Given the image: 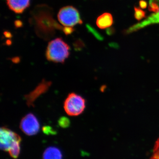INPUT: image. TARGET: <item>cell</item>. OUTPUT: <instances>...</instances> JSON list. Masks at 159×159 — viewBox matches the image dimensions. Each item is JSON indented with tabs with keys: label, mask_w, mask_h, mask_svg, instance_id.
<instances>
[{
	"label": "cell",
	"mask_w": 159,
	"mask_h": 159,
	"mask_svg": "<svg viewBox=\"0 0 159 159\" xmlns=\"http://www.w3.org/2000/svg\"><path fill=\"white\" fill-rule=\"evenodd\" d=\"M58 124L62 128H67L70 125V121L66 117H62L60 118L58 120Z\"/></svg>",
	"instance_id": "15"
},
{
	"label": "cell",
	"mask_w": 159,
	"mask_h": 159,
	"mask_svg": "<svg viewBox=\"0 0 159 159\" xmlns=\"http://www.w3.org/2000/svg\"><path fill=\"white\" fill-rule=\"evenodd\" d=\"M31 0H6L9 9L16 13L21 14L30 5Z\"/></svg>",
	"instance_id": "8"
},
{
	"label": "cell",
	"mask_w": 159,
	"mask_h": 159,
	"mask_svg": "<svg viewBox=\"0 0 159 159\" xmlns=\"http://www.w3.org/2000/svg\"><path fill=\"white\" fill-rule=\"evenodd\" d=\"M62 157L61 152L56 147H48L43 153V159H62Z\"/></svg>",
	"instance_id": "10"
},
{
	"label": "cell",
	"mask_w": 159,
	"mask_h": 159,
	"mask_svg": "<svg viewBox=\"0 0 159 159\" xmlns=\"http://www.w3.org/2000/svg\"><path fill=\"white\" fill-rule=\"evenodd\" d=\"M43 131L46 134H54V131L52 130V129L50 126H44L43 128Z\"/></svg>",
	"instance_id": "16"
},
{
	"label": "cell",
	"mask_w": 159,
	"mask_h": 159,
	"mask_svg": "<svg viewBox=\"0 0 159 159\" xmlns=\"http://www.w3.org/2000/svg\"><path fill=\"white\" fill-rule=\"evenodd\" d=\"M70 47L62 39H55L48 44L46 57L49 61L63 63L70 55Z\"/></svg>",
	"instance_id": "1"
},
{
	"label": "cell",
	"mask_w": 159,
	"mask_h": 159,
	"mask_svg": "<svg viewBox=\"0 0 159 159\" xmlns=\"http://www.w3.org/2000/svg\"><path fill=\"white\" fill-rule=\"evenodd\" d=\"M147 6H148V4L145 0H141L139 2V6L142 9H145L147 7Z\"/></svg>",
	"instance_id": "18"
},
{
	"label": "cell",
	"mask_w": 159,
	"mask_h": 159,
	"mask_svg": "<svg viewBox=\"0 0 159 159\" xmlns=\"http://www.w3.org/2000/svg\"><path fill=\"white\" fill-rule=\"evenodd\" d=\"M57 19L65 27H73L83 23L79 11L72 6H67L61 9L57 14Z\"/></svg>",
	"instance_id": "2"
},
{
	"label": "cell",
	"mask_w": 159,
	"mask_h": 159,
	"mask_svg": "<svg viewBox=\"0 0 159 159\" xmlns=\"http://www.w3.org/2000/svg\"><path fill=\"white\" fill-rule=\"evenodd\" d=\"M21 130L29 136L34 135L38 133L39 123L36 117L33 114H27L21 120L20 125Z\"/></svg>",
	"instance_id": "4"
},
{
	"label": "cell",
	"mask_w": 159,
	"mask_h": 159,
	"mask_svg": "<svg viewBox=\"0 0 159 159\" xmlns=\"http://www.w3.org/2000/svg\"><path fill=\"white\" fill-rule=\"evenodd\" d=\"M134 9V17L138 20H141L146 16L145 11L142 10L139 7H135Z\"/></svg>",
	"instance_id": "13"
},
{
	"label": "cell",
	"mask_w": 159,
	"mask_h": 159,
	"mask_svg": "<svg viewBox=\"0 0 159 159\" xmlns=\"http://www.w3.org/2000/svg\"><path fill=\"white\" fill-rule=\"evenodd\" d=\"M156 24H159V11L151 15L142 22L132 26L128 29L125 30L124 33L125 34H130L140 29H143L146 26Z\"/></svg>",
	"instance_id": "7"
},
{
	"label": "cell",
	"mask_w": 159,
	"mask_h": 159,
	"mask_svg": "<svg viewBox=\"0 0 159 159\" xmlns=\"http://www.w3.org/2000/svg\"><path fill=\"white\" fill-rule=\"evenodd\" d=\"M150 159H159V138L156 142L153 148V154Z\"/></svg>",
	"instance_id": "14"
},
{
	"label": "cell",
	"mask_w": 159,
	"mask_h": 159,
	"mask_svg": "<svg viewBox=\"0 0 159 159\" xmlns=\"http://www.w3.org/2000/svg\"><path fill=\"white\" fill-rule=\"evenodd\" d=\"M64 108L69 116H79L82 113L85 108V99L75 93H71L69 94L65 101Z\"/></svg>",
	"instance_id": "3"
},
{
	"label": "cell",
	"mask_w": 159,
	"mask_h": 159,
	"mask_svg": "<svg viewBox=\"0 0 159 159\" xmlns=\"http://www.w3.org/2000/svg\"><path fill=\"white\" fill-rule=\"evenodd\" d=\"M96 24L97 27L100 29H107L113 24V18L111 13L106 12L98 17Z\"/></svg>",
	"instance_id": "9"
},
{
	"label": "cell",
	"mask_w": 159,
	"mask_h": 159,
	"mask_svg": "<svg viewBox=\"0 0 159 159\" xmlns=\"http://www.w3.org/2000/svg\"><path fill=\"white\" fill-rule=\"evenodd\" d=\"M148 9L154 12L159 11V0H149Z\"/></svg>",
	"instance_id": "12"
},
{
	"label": "cell",
	"mask_w": 159,
	"mask_h": 159,
	"mask_svg": "<svg viewBox=\"0 0 159 159\" xmlns=\"http://www.w3.org/2000/svg\"><path fill=\"white\" fill-rule=\"evenodd\" d=\"M63 31L64 32L65 34H70L73 31H74V29L72 27H65L63 29Z\"/></svg>",
	"instance_id": "17"
},
{
	"label": "cell",
	"mask_w": 159,
	"mask_h": 159,
	"mask_svg": "<svg viewBox=\"0 0 159 159\" xmlns=\"http://www.w3.org/2000/svg\"><path fill=\"white\" fill-rule=\"evenodd\" d=\"M1 148L8 152L16 142L21 141V138L17 134L6 127H2L0 130Z\"/></svg>",
	"instance_id": "5"
},
{
	"label": "cell",
	"mask_w": 159,
	"mask_h": 159,
	"mask_svg": "<svg viewBox=\"0 0 159 159\" xmlns=\"http://www.w3.org/2000/svg\"><path fill=\"white\" fill-rule=\"evenodd\" d=\"M51 85V81L43 80L34 90L25 96L26 103L28 107L33 106L35 100L42 94L44 93Z\"/></svg>",
	"instance_id": "6"
},
{
	"label": "cell",
	"mask_w": 159,
	"mask_h": 159,
	"mask_svg": "<svg viewBox=\"0 0 159 159\" xmlns=\"http://www.w3.org/2000/svg\"><path fill=\"white\" fill-rule=\"evenodd\" d=\"M21 142L18 141L11 146V148L8 151L9 155L11 157L14 159L17 158L19 156L20 148V143Z\"/></svg>",
	"instance_id": "11"
}]
</instances>
